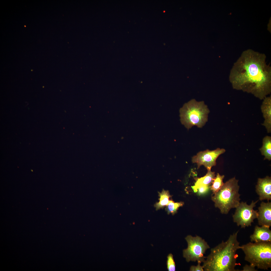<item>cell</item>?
I'll use <instances>...</instances> for the list:
<instances>
[{"instance_id": "cell-7", "label": "cell", "mask_w": 271, "mask_h": 271, "mask_svg": "<svg viewBox=\"0 0 271 271\" xmlns=\"http://www.w3.org/2000/svg\"><path fill=\"white\" fill-rule=\"evenodd\" d=\"M258 200L252 201L251 204L248 205L246 202H241L236 208L234 214L233 215V222L238 226L242 228L251 226L254 220L257 218L258 214L257 211L253 208L256 206Z\"/></svg>"}, {"instance_id": "cell-2", "label": "cell", "mask_w": 271, "mask_h": 271, "mask_svg": "<svg viewBox=\"0 0 271 271\" xmlns=\"http://www.w3.org/2000/svg\"><path fill=\"white\" fill-rule=\"evenodd\" d=\"M239 231L231 235L228 240L223 241L211 249L202 266L205 271H240L235 269L238 264L237 251L241 246L237 237Z\"/></svg>"}, {"instance_id": "cell-17", "label": "cell", "mask_w": 271, "mask_h": 271, "mask_svg": "<svg viewBox=\"0 0 271 271\" xmlns=\"http://www.w3.org/2000/svg\"><path fill=\"white\" fill-rule=\"evenodd\" d=\"M182 202H174L172 200H170L168 204L166 206V211L168 214H171L174 215L177 213L178 208L184 205Z\"/></svg>"}, {"instance_id": "cell-6", "label": "cell", "mask_w": 271, "mask_h": 271, "mask_svg": "<svg viewBox=\"0 0 271 271\" xmlns=\"http://www.w3.org/2000/svg\"><path fill=\"white\" fill-rule=\"evenodd\" d=\"M185 239L187 244V248L183 250V256L187 262H204L206 257L204 255L210 247L204 239L200 237L187 235Z\"/></svg>"}, {"instance_id": "cell-20", "label": "cell", "mask_w": 271, "mask_h": 271, "mask_svg": "<svg viewBox=\"0 0 271 271\" xmlns=\"http://www.w3.org/2000/svg\"><path fill=\"white\" fill-rule=\"evenodd\" d=\"M209 188V186L206 185H201L199 186L197 189V191L199 194H203L207 192Z\"/></svg>"}, {"instance_id": "cell-19", "label": "cell", "mask_w": 271, "mask_h": 271, "mask_svg": "<svg viewBox=\"0 0 271 271\" xmlns=\"http://www.w3.org/2000/svg\"><path fill=\"white\" fill-rule=\"evenodd\" d=\"M198 264L196 266L192 265L191 266L189 270V271H204L203 266L200 265L201 263L198 262Z\"/></svg>"}, {"instance_id": "cell-3", "label": "cell", "mask_w": 271, "mask_h": 271, "mask_svg": "<svg viewBox=\"0 0 271 271\" xmlns=\"http://www.w3.org/2000/svg\"><path fill=\"white\" fill-rule=\"evenodd\" d=\"M235 177L229 179L212 197L215 207L222 214H227L232 208H236L240 203L239 186Z\"/></svg>"}, {"instance_id": "cell-15", "label": "cell", "mask_w": 271, "mask_h": 271, "mask_svg": "<svg viewBox=\"0 0 271 271\" xmlns=\"http://www.w3.org/2000/svg\"><path fill=\"white\" fill-rule=\"evenodd\" d=\"M262 155L265 156L264 159H271V138L269 136L265 137L263 140V145L260 149Z\"/></svg>"}, {"instance_id": "cell-21", "label": "cell", "mask_w": 271, "mask_h": 271, "mask_svg": "<svg viewBox=\"0 0 271 271\" xmlns=\"http://www.w3.org/2000/svg\"><path fill=\"white\" fill-rule=\"evenodd\" d=\"M241 271H257V270L256 269L255 267L251 265L246 264L245 265L243 268V269Z\"/></svg>"}, {"instance_id": "cell-13", "label": "cell", "mask_w": 271, "mask_h": 271, "mask_svg": "<svg viewBox=\"0 0 271 271\" xmlns=\"http://www.w3.org/2000/svg\"><path fill=\"white\" fill-rule=\"evenodd\" d=\"M208 172L203 177L198 178L195 183L194 185L192 187L194 192H197L198 187L201 185L209 186L212 183L215 178V173L211 171V169L208 168Z\"/></svg>"}, {"instance_id": "cell-8", "label": "cell", "mask_w": 271, "mask_h": 271, "mask_svg": "<svg viewBox=\"0 0 271 271\" xmlns=\"http://www.w3.org/2000/svg\"><path fill=\"white\" fill-rule=\"evenodd\" d=\"M225 152V150L224 149L218 148L213 151L207 149L200 152L193 156L192 161L197 164L198 168L204 165L207 169H211L212 167L216 165V160L219 156Z\"/></svg>"}, {"instance_id": "cell-11", "label": "cell", "mask_w": 271, "mask_h": 271, "mask_svg": "<svg viewBox=\"0 0 271 271\" xmlns=\"http://www.w3.org/2000/svg\"><path fill=\"white\" fill-rule=\"evenodd\" d=\"M270 227L265 226H255L253 233L250 236L251 242H271V231Z\"/></svg>"}, {"instance_id": "cell-10", "label": "cell", "mask_w": 271, "mask_h": 271, "mask_svg": "<svg viewBox=\"0 0 271 271\" xmlns=\"http://www.w3.org/2000/svg\"><path fill=\"white\" fill-rule=\"evenodd\" d=\"M257 219L258 224L261 226H271V203L262 202L258 208Z\"/></svg>"}, {"instance_id": "cell-14", "label": "cell", "mask_w": 271, "mask_h": 271, "mask_svg": "<svg viewBox=\"0 0 271 271\" xmlns=\"http://www.w3.org/2000/svg\"><path fill=\"white\" fill-rule=\"evenodd\" d=\"M158 193L159 201L156 203L154 205L157 210L166 206L170 200L169 199L171 197L169 191L164 189H163L161 192H158Z\"/></svg>"}, {"instance_id": "cell-9", "label": "cell", "mask_w": 271, "mask_h": 271, "mask_svg": "<svg viewBox=\"0 0 271 271\" xmlns=\"http://www.w3.org/2000/svg\"><path fill=\"white\" fill-rule=\"evenodd\" d=\"M256 191L260 200L271 199V178L266 176L263 178H259L256 186Z\"/></svg>"}, {"instance_id": "cell-16", "label": "cell", "mask_w": 271, "mask_h": 271, "mask_svg": "<svg viewBox=\"0 0 271 271\" xmlns=\"http://www.w3.org/2000/svg\"><path fill=\"white\" fill-rule=\"evenodd\" d=\"M224 177V175H221L219 173L217 174L211 187V189L213 194L218 191L223 186L224 184L223 179Z\"/></svg>"}, {"instance_id": "cell-12", "label": "cell", "mask_w": 271, "mask_h": 271, "mask_svg": "<svg viewBox=\"0 0 271 271\" xmlns=\"http://www.w3.org/2000/svg\"><path fill=\"white\" fill-rule=\"evenodd\" d=\"M264 119L262 125L264 126L268 133L271 132V96L266 97L263 99L261 107Z\"/></svg>"}, {"instance_id": "cell-18", "label": "cell", "mask_w": 271, "mask_h": 271, "mask_svg": "<svg viewBox=\"0 0 271 271\" xmlns=\"http://www.w3.org/2000/svg\"><path fill=\"white\" fill-rule=\"evenodd\" d=\"M167 268L168 271H175L176 265L172 254H169L167 256L166 262Z\"/></svg>"}, {"instance_id": "cell-4", "label": "cell", "mask_w": 271, "mask_h": 271, "mask_svg": "<svg viewBox=\"0 0 271 271\" xmlns=\"http://www.w3.org/2000/svg\"><path fill=\"white\" fill-rule=\"evenodd\" d=\"M245 255L244 259L258 269L271 268V242H249L241 246Z\"/></svg>"}, {"instance_id": "cell-1", "label": "cell", "mask_w": 271, "mask_h": 271, "mask_svg": "<svg viewBox=\"0 0 271 271\" xmlns=\"http://www.w3.org/2000/svg\"><path fill=\"white\" fill-rule=\"evenodd\" d=\"M229 80L233 88L250 93L261 100L271 92V67L264 56L244 53L234 63Z\"/></svg>"}, {"instance_id": "cell-5", "label": "cell", "mask_w": 271, "mask_h": 271, "mask_svg": "<svg viewBox=\"0 0 271 271\" xmlns=\"http://www.w3.org/2000/svg\"><path fill=\"white\" fill-rule=\"evenodd\" d=\"M179 112L181 123L189 129L194 125L203 126L208 121L210 111L204 102L192 100L185 104Z\"/></svg>"}]
</instances>
